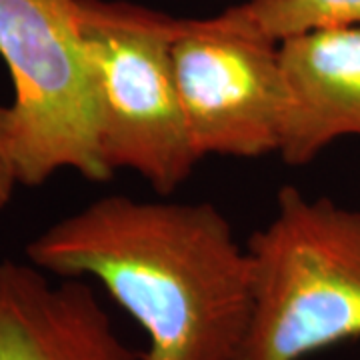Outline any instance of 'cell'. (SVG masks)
<instances>
[{"label":"cell","instance_id":"cell-1","mask_svg":"<svg viewBox=\"0 0 360 360\" xmlns=\"http://www.w3.org/2000/svg\"><path fill=\"white\" fill-rule=\"evenodd\" d=\"M60 278H94L148 336L142 360H240L252 260L210 202L96 198L25 248Z\"/></svg>","mask_w":360,"mask_h":360},{"label":"cell","instance_id":"cell-2","mask_svg":"<svg viewBox=\"0 0 360 360\" xmlns=\"http://www.w3.org/2000/svg\"><path fill=\"white\" fill-rule=\"evenodd\" d=\"M252 314L240 360H302L360 336V212L295 186L248 240Z\"/></svg>","mask_w":360,"mask_h":360},{"label":"cell","instance_id":"cell-3","mask_svg":"<svg viewBox=\"0 0 360 360\" xmlns=\"http://www.w3.org/2000/svg\"><path fill=\"white\" fill-rule=\"evenodd\" d=\"M0 56L14 86L8 160L16 184L34 188L65 168L92 182L112 179L77 0H0Z\"/></svg>","mask_w":360,"mask_h":360},{"label":"cell","instance_id":"cell-4","mask_svg":"<svg viewBox=\"0 0 360 360\" xmlns=\"http://www.w3.org/2000/svg\"><path fill=\"white\" fill-rule=\"evenodd\" d=\"M77 16L96 75L106 167L172 194L200 162L172 65L179 18L112 0H77Z\"/></svg>","mask_w":360,"mask_h":360},{"label":"cell","instance_id":"cell-5","mask_svg":"<svg viewBox=\"0 0 360 360\" xmlns=\"http://www.w3.org/2000/svg\"><path fill=\"white\" fill-rule=\"evenodd\" d=\"M172 65L200 158L278 155L286 115L278 44L229 32L210 18H179Z\"/></svg>","mask_w":360,"mask_h":360},{"label":"cell","instance_id":"cell-6","mask_svg":"<svg viewBox=\"0 0 360 360\" xmlns=\"http://www.w3.org/2000/svg\"><path fill=\"white\" fill-rule=\"evenodd\" d=\"M0 360H142L84 278L0 262Z\"/></svg>","mask_w":360,"mask_h":360},{"label":"cell","instance_id":"cell-7","mask_svg":"<svg viewBox=\"0 0 360 360\" xmlns=\"http://www.w3.org/2000/svg\"><path fill=\"white\" fill-rule=\"evenodd\" d=\"M286 115L278 156L304 167L345 136H360V26L316 30L278 44Z\"/></svg>","mask_w":360,"mask_h":360},{"label":"cell","instance_id":"cell-8","mask_svg":"<svg viewBox=\"0 0 360 360\" xmlns=\"http://www.w3.org/2000/svg\"><path fill=\"white\" fill-rule=\"evenodd\" d=\"M210 20L229 32L281 44L316 30L360 26V0H246Z\"/></svg>","mask_w":360,"mask_h":360},{"label":"cell","instance_id":"cell-9","mask_svg":"<svg viewBox=\"0 0 360 360\" xmlns=\"http://www.w3.org/2000/svg\"><path fill=\"white\" fill-rule=\"evenodd\" d=\"M16 186L8 160V106L0 104V210L11 202Z\"/></svg>","mask_w":360,"mask_h":360}]
</instances>
